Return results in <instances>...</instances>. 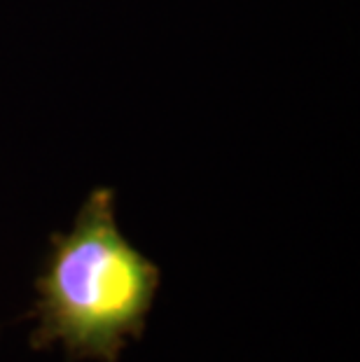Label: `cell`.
Segmentation results:
<instances>
[{"label":"cell","mask_w":360,"mask_h":362,"mask_svg":"<svg viewBox=\"0 0 360 362\" xmlns=\"http://www.w3.org/2000/svg\"><path fill=\"white\" fill-rule=\"evenodd\" d=\"M159 285L155 262L141 255L115 222V194L91 192L35 283L33 349L61 344L71 360L117 362L127 339H139Z\"/></svg>","instance_id":"obj_1"}]
</instances>
